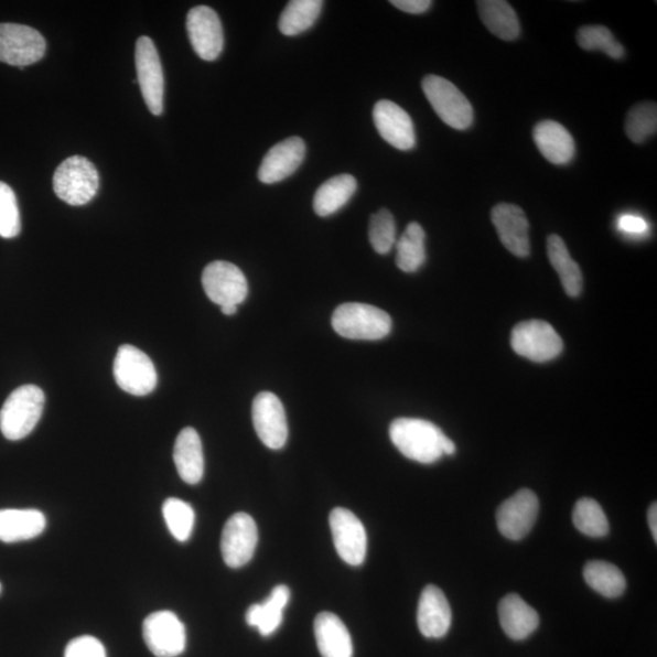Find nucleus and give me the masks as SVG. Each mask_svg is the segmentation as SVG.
Masks as SVG:
<instances>
[{"label":"nucleus","mask_w":657,"mask_h":657,"mask_svg":"<svg viewBox=\"0 0 657 657\" xmlns=\"http://www.w3.org/2000/svg\"><path fill=\"white\" fill-rule=\"evenodd\" d=\"M535 143L551 163L567 164L577 154V146L568 129L556 121L539 122L534 129Z\"/></svg>","instance_id":"nucleus-23"},{"label":"nucleus","mask_w":657,"mask_h":657,"mask_svg":"<svg viewBox=\"0 0 657 657\" xmlns=\"http://www.w3.org/2000/svg\"><path fill=\"white\" fill-rule=\"evenodd\" d=\"M258 543V530L249 514L237 513L230 516L223 529L220 551L223 560L231 569L248 564L254 558Z\"/></svg>","instance_id":"nucleus-9"},{"label":"nucleus","mask_w":657,"mask_h":657,"mask_svg":"<svg viewBox=\"0 0 657 657\" xmlns=\"http://www.w3.org/2000/svg\"><path fill=\"white\" fill-rule=\"evenodd\" d=\"M390 438L395 448L408 460L432 464L443 455L455 453L454 442L432 422L416 418H400L392 421Z\"/></svg>","instance_id":"nucleus-1"},{"label":"nucleus","mask_w":657,"mask_h":657,"mask_svg":"<svg viewBox=\"0 0 657 657\" xmlns=\"http://www.w3.org/2000/svg\"><path fill=\"white\" fill-rule=\"evenodd\" d=\"M203 287L207 298L218 306H239L248 298L249 286L241 269L226 261L209 263L203 273Z\"/></svg>","instance_id":"nucleus-11"},{"label":"nucleus","mask_w":657,"mask_h":657,"mask_svg":"<svg viewBox=\"0 0 657 657\" xmlns=\"http://www.w3.org/2000/svg\"><path fill=\"white\" fill-rule=\"evenodd\" d=\"M626 134L633 143L643 144L656 134L657 107L653 101L637 104L633 107L626 119Z\"/></svg>","instance_id":"nucleus-35"},{"label":"nucleus","mask_w":657,"mask_h":657,"mask_svg":"<svg viewBox=\"0 0 657 657\" xmlns=\"http://www.w3.org/2000/svg\"><path fill=\"white\" fill-rule=\"evenodd\" d=\"M136 67L148 109L152 115L160 116L163 112L164 78L157 46L149 37L137 41Z\"/></svg>","instance_id":"nucleus-12"},{"label":"nucleus","mask_w":657,"mask_h":657,"mask_svg":"<svg viewBox=\"0 0 657 657\" xmlns=\"http://www.w3.org/2000/svg\"><path fill=\"white\" fill-rule=\"evenodd\" d=\"M114 375L120 389L129 395L147 396L157 389L154 363L136 346L123 345L117 351Z\"/></svg>","instance_id":"nucleus-6"},{"label":"nucleus","mask_w":657,"mask_h":657,"mask_svg":"<svg viewBox=\"0 0 657 657\" xmlns=\"http://www.w3.org/2000/svg\"><path fill=\"white\" fill-rule=\"evenodd\" d=\"M452 624V610L448 597L437 585H428L420 595L418 627L427 638H442Z\"/></svg>","instance_id":"nucleus-20"},{"label":"nucleus","mask_w":657,"mask_h":657,"mask_svg":"<svg viewBox=\"0 0 657 657\" xmlns=\"http://www.w3.org/2000/svg\"><path fill=\"white\" fill-rule=\"evenodd\" d=\"M0 593H2V584H0Z\"/></svg>","instance_id":"nucleus-44"},{"label":"nucleus","mask_w":657,"mask_h":657,"mask_svg":"<svg viewBox=\"0 0 657 657\" xmlns=\"http://www.w3.org/2000/svg\"><path fill=\"white\" fill-rule=\"evenodd\" d=\"M500 626L513 640H524L538 628L539 616L518 594L504 596L498 606Z\"/></svg>","instance_id":"nucleus-22"},{"label":"nucleus","mask_w":657,"mask_h":657,"mask_svg":"<svg viewBox=\"0 0 657 657\" xmlns=\"http://www.w3.org/2000/svg\"><path fill=\"white\" fill-rule=\"evenodd\" d=\"M21 231V217L17 195L4 182H0V237L13 239Z\"/></svg>","instance_id":"nucleus-38"},{"label":"nucleus","mask_w":657,"mask_h":657,"mask_svg":"<svg viewBox=\"0 0 657 657\" xmlns=\"http://www.w3.org/2000/svg\"><path fill=\"white\" fill-rule=\"evenodd\" d=\"M538 498L530 489H521L502 503L497 511V525L500 534L511 541H520L530 534L537 520Z\"/></svg>","instance_id":"nucleus-16"},{"label":"nucleus","mask_w":657,"mask_h":657,"mask_svg":"<svg viewBox=\"0 0 657 657\" xmlns=\"http://www.w3.org/2000/svg\"><path fill=\"white\" fill-rule=\"evenodd\" d=\"M334 545L340 558L346 564L359 567L367 557L368 538L365 526L357 516L345 509L336 508L328 516Z\"/></svg>","instance_id":"nucleus-10"},{"label":"nucleus","mask_w":657,"mask_h":657,"mask_svg":"<svg viewBox=\"0 0 657 657\" xmlns=\"http://www.w3.org/2000/svg\"><path fill=\"white\" fill-rule=\"evenodd\" d=\"M45 50V40L37 30L0 23V62L23 68L42 61Z\"/></svg>","instance_id":"nucleus-8"},{"label":"nucleus","mask_w":657,"mask_h":657,"mask_svg":"<svg viewBox=\"0 0 657 657\" xmlns=\"http://www.w3.org/2000/svg\"><path fill=\"white\" fill-rule=\"evenodd\" d=\"M618 229L631 236H642L648 230L647 222L638 216L625 215L618 219Z\"/></svg>","instance_id":"nucleus-40"},{"label":"nucleus","mask_w":657,"mask_h":657,"mask_svg":"<svg viewBox=\"0 0 657 657\" xmlns=\"http://www.w3.org/2000/svg\"><path fill=\"white\" fill-rule=\"evenodd\" d=\"M547 251L551 266L559 274L562 288L570 298H579L583 289V276L580 266L572 260L567 244L559 236H549Z\"/></svg>","instance_id":"nucleus-29"},{"label":"nucleus","mask_w":657,"mask_h":657,"mask_svg":"<svg viewBox=\"0 0 657 657\" xmlns=\"http://www.w3.org/2000/svg\"><path fill=\"white\" fill-rule=\"evenodd\" d=\"M477 9L481 20L496 37L515 41L520 36L519 19L509 3L503 0H480Z\"/></svg>","instance_id":"nucleus-28"},{"label":"nucleus","mask_w":657,"mask_h":657,"mask_svg":"<svg viewBox=\"0 0 657 657\" xmlns=\"http://www.w3.org/2000/svg\"><path fill=\"white\" fill-rule=\"evenodd\" d=\"M306 157V144L299 137H292L276 144L267 152L258 180L265 184H276L289 179L301 166Z\"/></svg>","instance_id":"nucleus-19"},{"label":"nucleus","mask_w":657,"mask_h":657,"mask_svg":"<svg viewBox=\"0 0 657 657\" xmlns=\"http://www.w3.org/2000/svg\"><path fill=\"white\" fill-rule=\"evenodd\" d=\"M173 460L185 484L197 485L204 477L205 461L201 437L193 428L180 432L174 443Z\"/></svg>","instance_id":"nucleus-21"},{"label":"nucleus","mask_w":657,"mask_h":657,"mask_svg":"<svg viewBox=\"0 0 657 657\" xmlns=\"http://www.w3.org/2000/svg\"><path fill=\"white\" fill-rule=\"evenodd\" d=\"M45 405L44 392L36 385H23L8 397L0 410V431L6 439H25L37 427Z\"/></svg>","instance_id":"nucleus-2"},{"label":"nucleus","mask_w":657,"mask_h":657,"mask_svg":"<svg viewBox=\"0 0 657 657\" xmlns=\"http://www.w3.org/2000/svg\"><path fill=\"white\" fill-rule=\"evenodd\" d=\"M65 657H107V650L99 639L84 636L68 643Z\"/></svg>","instance_id":"nucleus-39"},{"label":"nucleus","mask_w":657,"mask_h":657,"mask_svg":"<svg viewBox=\"0 0 657 657\" xmlns=\"http://www.w3.org/2000/svg\"><path fill=\"white\" fill-rule=\"evenodd\" d=\"M291 597L288 585H277L262 604H254L246 613V622L260 631L263 637L272 636L283 621V612Z\"/></svg>","instance_id":"nucleus-26"},{"label":"nucleus","mask_w":657,"mask_h":657,"mask_svg":"<svg viewBox=\"0 0 657 657\" xmlns=\"http://www.w3.org/2000/svg\"><path fill=\"white\" fill-rule=\"evenodd\" d=\"M426 230L417 222L409 223L396 241V265L405 273H416L427 261Z\"/></svg>","instance_id":"nucleus-30"},{"label":"nucleus","mask_w":657,"mask_h":657,"mask_svg":"<svg viewBox=\"0 0 657 657\" xmlns=\"http://www.w3.org/2000/svg\"><path fill=\"white\" fill-rule=\"evenodd\" d=\"M656 520H657V507H656V503H653L651 507L649 508V513H648V521H649L650 531L653 534L655 542H657V521Z\"/></svg>","instance_id":"nucleus-42"},{"label":"nucleus","mask_w":657,"mask_h":657,"mask_svg":"<svg viewBox=\"0 0 657 657\" xmlns=\"http://www.w3.org/2000/svg\"><path fill=\"white\" fill-rule=\"evenodd\" d=\"M162 514L172 536L179 542H186L195 524V513L191 504L179 498H169L163 503Z\"/></svg>","instance_id":"nucleus-34"},{"label":"nucleus","mask_w":657,"mask_h":657,"mask_svg":"<svg viewBox=\"0 0 657 657\" xmlns=\"http://www.w3.org/2000/svg\"><path fill=\"white\" fill-rule=\"evenodd\" d=\"M334 331L345 338L377 342L391 333V316L365 303H345L332 319Z\"/></svg>","instance_id":"nucleus-3"},{"label":"nucleus","mask_w":657,"mask_h":657,"mask_svg":"<svg viewBox=\"0 0 657 657\" xmlns=\"http://www.w3.org/2000/svg\"><path fill=\"white\" fill-rule=\"evenodd\" d=\"M252 421L266 448L281 450L289 437L287 413L283 403L271 392L258 394L252 405Z\"/></svg>","instance_id":"nucleus-13"},{"label":"nucleus","mask_w":657,"mask_h":657,"mask_svg":"<svg viewBox=\"0 0 657 657\" xmlns=\"http://www.w3.org/2000/svg\"><path fill=\"white\" fill-rule=\"evenodd\" d=\"M391 4L408 14H424L431 8L430 0H392Z\"/></svg>","instance_id":"nucleus-41"},{"label":"nucleus","mask_w":657,"mask_h":657,"mask_svg":"<svg viewBox=\"0 0 657 657\" xmlns=\"http://www.w3.org/2000/svg\"><path fill=\"white\" fill-rule=\"evenodd\" d=\"M578 42L584 51H602L612 58L625 56V49L605 26H583L578 32Z\"/></svg>","instance_id":"nucleus-36"},{"label":"nucleus","mask_w":657,"mask_h":657,"mask_svg":"<svg viewBox=\"0 0 657 657\" xmlns=\"http://www.w3.org/2000/svg\"><path fill=\"white\" fill-rule=\"evenodd\" d=\"M187 36L198 57L205 62H215L225 46L222 22L214 9L198 6L186 17Z\"/></svg>","instance_id":"nucleus-15"},{"label":"nucleus","mask_w":657,"mask_h":657,"mask_svg":"<svg viewBox=\"0 0 657 657\" xmlns=\"http://www.w3.org/2000/svg\"><path fill=\"white\" fill-rule=\"evenodd\" d=\"M54 192L68 205L88 204L99 190V173L86 158L73 157L58 166L53 177Z\"/></svg>","instance_id":"nucleus-4"},{"label":"nucleus","mask_w":657,"mask_h":657,"mask_svg":"<svg viewBox=\"0 0 657 657\" xmlns=\"http://www.w3.org/2000/svg\"><path fill=\"white\" fill-rule=\"evenodd\" d=\"M511 347L519 356L536 363H546L560 356L564 343L556 328L545 321H527L511 332Z\"/></svg>","instance_id":"nucleus-7"},{"label":"nucleus","mask_w":657,"mask_h":657,"mask_svg":"<svg viewBox=\"0 0 657 657\" xmlns=\"http://www.w3.org/2000/svg\"><path fill=\"white\" fill-rule=\"evenodd\" d=\"M143 637L149 650L157 657H177L185 650V627L172 612L149 615L143 624Z\"/></svg>","instance_id":"nucleus-14"},{"label":"nucleus","mask_w":657,"mask_h":657,"mask_svg":"<svg viewBox=\"0 0 657 657\" xmlns=\"http://www.w3.org/2000/svg\"><path fill=\"white\" fill-rule=\"evenodd\" d=\"M373 119L385 142L402 151L412 150L417 144L412 119L400 105L390 100L375 104Z\"/></svg>","instance_id":"nucleus-17"},{"label":"nucleus","mask_w":657,"mask_h":657,"mask_svg":"<svg viewBox=\"0 0 657 657\" xmlns=\"http://www.w3.org/2000/svg\"><path fill=\"white\" fill-rule=\"evenodd\" d=\"M220 311L225 315H234L238 312V306L236 304H226V306H222Z\"/></svg>","instance_id":"nucleus-43"},{"label":"nucleus","mask_w":657,"mask_h":657,"mask_svg":"<svg viewBox=\"0 0 657 657\" xmlns=\"http://www.w3.org/2000/svg\"><path fill=\"white\" fill-rule=\"evenodd\" d=\"M316 645L323 657H352L354 645L342 618L333 613H321L314 621Z\"/></svg>","instance_id":"nucleus-24"},{"label":"nucleus","mask_w":657,"mask_h":657,"mask_svg":"<svg viewBox=\"0 0 657 657\" xmlns=\"http://www.w3.org/2000/svg\"><path fill=\"white\" fill-rule=\"evenodd\" d=\"M396 222L389 209L381 208L370 217L369 241L375 252L389 254L396 245Z\"/></svg>","instance_id":"nucleus-37"},{"label":"nucleus","mask_w":657,"mask_h":657,"mask_svg":"<svg viewBox=\"0 0 657 657\" xmlns=\"http://www.w3.org/2000/svg\"><path fill=\"white\" fill-rule=\"evenodd\" d=\"M322 0H292L279 19V31L284 36L293 37L310 30L320 19Z\"/></svg>","instance_id":"nucleus-31"},{"label":"nucleus","mask_w":657,"mask_h":657,"mask_svg":"<svg viewBox=\"0 0 657 657\" xmlns=\"http://www.w3.org/2000/svg\"><path fill=\"white\" fill-rule=\"evenodd\" d=\"M573 525L585 536L601 538L608 534V521L601 504L591 498L577 503L572 514Z\"/></svg>","instance_id":"nucleus-33"},{"label":"nucleus","mask_w":657,"mask_h":657,"mask_svg":"<svg viewBox=\"0 0 657 657\" xmlns=\"http://www.w3.org/2000/svg\"><path fill=\"white\" fill-rule=\"evenodd\" d=\"M46 526L45 515L37 509L0 510V541L17 543L39 537Z\"/></svg>","instance_id":"nucleus-25"},{"label":"nucleus","mask_w":657,"mask_h":657,"mask_svg":"<svg viewBox=\"0 0 657 657\" xmlns=\"http://www.w3.org/2000/svg\"><path fill=\"white\" fill-rule=\"evenodd\" d=\"M586 583L606 597H617L626 590V579L621 570L610 562L595 560L586 562L583 570Z\"/></svg>","instance_id":"nucleus-32"},{"label":"nucleus","mask_w":657,"mask_h":657,"mask_svg":"<svg viewBox=\"0 0 657 657\" xmlns=\"http://www.w3.org/2000/svg\"><path fill=\"white\" fill-rule=\"evenodd\" d=\"M354 175L340 174L324 182L316 191L313 201L314 213L320 217H328L348 204L357 192Z\"/></svg>","instance_id":"nucleus-27"},{"label":"nucleus","mask_w":657,"mask_h":657,"mask_svg":"<svg viewBox=\"0 0 657 657\" xmlns=\"http://www.w3.org/2000/svg\"><path fill=\"white\" fill-rule=\"evenodd\" d=\"M421 87L432 109L445 125L457 131H465L473 125L472 104L452 82L437 75H429L422 79Z\"/></svg>","instance_id":"nucleus-5"},{"label":"nucleus","mask_w":657,"mask_h":657,"mask_svg":"<svg viewBox=\"0 0 657 657\" xmlns=\"http://www.w3.org/2000/svg\"><path fill=\"white\" fill-rule=\"evenodd\" d=\"M491 218L504 248L516 257L530 256L529 220L521 207L499 204L493 207Z\"/></svg>","instance_id":"nucleus-18"}]
</instances>
